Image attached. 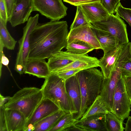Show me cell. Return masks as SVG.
<instances>
[{
	"mask_svg": "<svg viewBox=\"0 0 131 131\" xmlns=\"http://www.w3.org/2000/svg\"><path fill=\"white\" fill-rule=\"evenodd\" d=\"M69 32L66 21L38 23L30 37L28 60L48 59L67 44Z\"/></svg>",
	"mask_w": 131,
	"mask_h": 131,
	"instance_id": "6da1fadb",
	"label": "cell"
},
{
	"mask_svg": "<svg viewBox=\"0 0 131 131\" xmlns=\"http://www.w3.org/2000/svg\"><path fill=\"white\" fill-rule=\"evenodd\" d=\"M75 75L78 80L81 96L80 112L75 118L80 119L100 93L104 76L102 71L95 68L82 70Z\"/></svg>",
	"mask_w": 131,
	"mask_h": 131,
	"instance_id": "7a4b0ae2",
	"label": "cell"
},
{
	"mask_svg": "<svg viewBox=\"0 0 131 131\" xmlns=\"http://www.w3.org/2000/svg\"><path fill=\"white\" fill-rule=\"evenodd\" d=\"M43 96L41 89L26 87L17 92L4 105L5 108L19 111L27 120L31 117Z\"/></svg>",
	"mask_w": 131,
	"mask_h": 131,
	"instance_id": "3957f363",
	"label": "cell"
},
{
	"mask_svg": "<svg viewBox=\"0 0 131 131\" xmlns=\"http://www.w3.org/2000/svg\"><path fill=\"white\" fill-rule=\"evenodd\" d=\"M65 80L56 74L51 73L41 87L43 97L53 102L66 113L75 114L65 87Z\"/></svg>",
	"mask_w": 131,
	"mask_h": 131,
	"instance_id": "277c9868",
	"label": "cell"
},
{
	"mask_svg": "<svg viewBox=\"0 0 131 131\" xmlns=\"http://www.w3.org/2000/svg\"><path fill=\"white\" fill-rule=\"evenodd\" d=\"M130 58L129 54L122 51L110 77L104 78L100 95L109 111L112 112L114 95L118 80L122 76V68L124 63Z\"/></svg>",
	"mask_w": 131,
	"mask_h": 131,
	"instance_id": "5b68a950",
	"label": "cell"
},
{
	"mask_svg": "<svg viewBox=\"0 0 131 131\" xmlns=\"http://www.w3.org/2000/svg\"><path fill=\"white\" fill-rule=\"evenodd\" d=\"M94 29L110 34L114 37L119 45L129 42L127 26L124 21L117 14H110L105 19L91 23Z\"/></svg>",
	"mask_w": 131,
	"mask_h": 131,
	"instance_id": "8992f818",
	"label": "cell"
},
{
	"mask_svg": "<svg viewBox=\"0 0 131 131\" xmlns=\"http://www.w3.org/2000/svg\"><path fill=\"white\" fill-rule=\"evenodd\" d=\"M39 14L30 17L24 27L23 33L18 41L17 53L15 70L20 75L24 73L26 64L28 60L30 49V37L34 28L38 23Z\"/></svg>",
	"mask_w": 131,
	"mask_h": 131,
	"instance_id": "52a82bcc",
	"label": "cell"
},
{
	"mask_svg": "<svg viewBox=\"0 0 131 131\" xmlns=\"http://www.w3.org/2000/svg\"><path fill=\"white\" fill-rule=\"evenodd\" d=\"M131 105L122 75L116 85L114 95L112 112L123 122L129 116Z\"/></svg>",
	"mask_w": 131,
	"mask_h": 131,
	"instance_id": "ba28073f",
	"label": "cell"
},
{
	"mask_svg": "<svg viewBox=\"0 0 131 131\" xmlns=\"http://www.w3.org/2000/svg\"><path fill=\"white\" fill-rule=\"evenodd\" d=\"M33 11L39 12L51 20L59 21L67 15L68 7L62 0H32Z\"/></svg>",
	"mask_w": 131,
	"mask_h": 131,
	"instance_id": "9c48e42d",
	"label": "cell"
},
{
	"mask_svg": "<svg viewBox=\"0 0 131 131\" xmlns=\"http://www.w3.org/2000/svg\"><path fill=\"white\" fill-rule=\"evenodd\" d=\"M91 25L82 26L70 30L68 36L67 44L75 40H81L88 43L94 49H102Z\"/></svg>",
	"mask_w": 131,
	"mask_h": 131,
	"instance_id": "30bf717a",
	"label": "cell"
},
{
	"mask_svg": "<svg viewBox=\"0 0 131 131\" xmlns=\"http://www.w3.org/2000/svg\"><path fill=\"white\" fill-rule=\"evenodd\" d=\"M32 0H15L9 22L13 27L27 21L33 11Z\"/></svg>",
	"mask_w": 131,
	"mask_h": 131,
	"instance_id": "8fae6325",
	"label": "cell"
},
{
	"mask_svg": "<svg viewBox=\"0 0 131 131\" xmlns=\"http://www.w3.org/2000/svg\"><path fill=\"white\" fill-rule=\"evenodd\" d=\"M60 109L59 107L50 100L43 98L32 116L27 120L25 131L28 129L33 131L35 124Z\"/></svg>",
	"mask_w": 131,
	"mask_h": 131,
	"instance_id": "7c38bea8",
	"label": "cell"
},
{
	"mask_svg": "<svg viewBox=\"0 0 131 131\" xmlns=\"http://www.w3.org/2000/svg\"><path fill=\"white\" fill-rule=\"evenodd\" d=\"M65 84L67 93L75 112V118L80 112L81 104L80 85L75 75L66 80Z\"/></svg>",
	"mask_w": 131,
	"mask_h": 131,
	"instance_id": "4fadbf2b",
	"label": "cell"
},
{
	"mask_svg": "<svg viewBox=\"0 0 131 131\" xmlns=\"http://www.w3.org/2000/svg\"><path fill=\"white\" fill-rule=\"evenodd\" d=\"M124 45L118 46L104 53L103 56L99 60V67L101 69L104 78H108L110 76Z\"/></svg>",
	"mask_w": 131,
	"mask_h": 131,
	"instance_id": "5bb4252c",
	"label": "cell"
},
{
	"mask_svg": "<svg viewBox=\"0 0 131 131\" xmlns=\"http://www.w3.org/2000/svg\"><path fill=\"white\" fill-rule=\"evenodd\" d=\"M74 124L84 131H107L105 114H96L76 120Z\"/></svg>",
	"mask_w": 131,
	"mask_h": 131,
	"instance_id": "9a60e30c",
	"label": "cell"
},
{
	"mask_svg": "<svg viewBox=\"0 0 131 131\" xmlns=\"http://www.w3.org/2000/svg\"><path fill=\"white\" fill-rule=\"evenodd\" d=\"M85 55L76 54L66 51H61L49 58L47 63L51 73L53 72L67 66Z\"/></svg>",
	"mask_w": 131,
	"mask_h": 131,
	"instance_id": "2e32d148",
	"label": "cell"
},
{
	"mask_svg": "<svg viewBox=\"0 0 131 131\" xmlns=\"http://www.w3.org/2000/svg\"><path fill=\"white\" fill-rule=\"evenodd\" d=\"M8 131H25L27 120L21 112L17 110L5 108Z\"/></svg>",
	"mask_w": 131,
	"mask_h": 131,
	"instance_id": "e0dca14e",
	"label": "cell"
},
{
	"mask_svg": "<svg viewBox=\"0 0 131 131\" xmlns=\"http://www.w3.org/2000/svg\"><path fill=\"white\" fill-rule=\"evenodd\" d=\"M79 6L91 24L101 21L106 18L110 14L101 2H95Z\"/></svg>",
	"mask_w": 131,
	"mask_h": 131,
	"instance_id": "ac0fdd59",
	"label": "cell"
},
{
	"mask_svg": "<svg viewBox=\"0 0 131 131\" xmlns=\"http://www.w3.org/2000/svg\"><path fill=\"white\" fill-rule=\"evenodd\" d=\"M47 63L45 59H29L25 66L24 73L46 79L50 74Z\"/></svg>",
	"mask_w": 131,
	"mask_h": 131,
	"instance_id": "d6986e66",
	"label": "cell"
},
{
	"mask_svg": "<svg viewBox=\"0 0 131 131\" xmlns=\"http://www.w3.org/2000/svg\"><path fill=\"white\" fill-rule=\"evenodd\" d=\"M99 60L95 57L89 56L87 54L74 60L67 66L53 72L56 73L74 69L82 70L99 67Z\"/></svg>",
	"mask_w": 131,
	"mask_h": 131,
	"instance_id": "ffe728a7",
	"label": "cell"
},
{
	"mask_svg": "<svg viewBox=\"0 0 131 131\" xmlns=\"http://www.w3.org/2000/svg\"><path fill=\"white\" fill-rule=\"evenodd\" d=\"M66 113L59 110L35 124L33 131H49Z\"/></svg>",
	"mask_w": 131,
	"mask_h": 131,
	"instance_id": "44dd1931",
	"label": "cell"
},
{
	"mask_svg": "<svg viewBox=\"0 0 131 131\" xmlns=\"http://www.w3.org/2000/svg\"><path fill=\"white\" fill-rule=\"evenodd\" d=\"M92 28L104 53L120 45L115 38L111 34Z\"/></svg>",
	"mask_w": 131,
	"mask_h": 131,
	"instance_id": "7402d4cb",
	"label": "cell"
},
{
	"mask_svg": "<svg viewBox=\"0 0 131 131\" xmlns=\"http://www.w3.org/2000/svg\"><path fill=\"white\" fill-rule=\"evenodd\" d=\"M66 48L67 52L78 54H87L89 52L94 49L88 43L81 40H75L67 44Z\"/></svg>",
	"mask_w": 131,
	"mask_h": 131,
	"instance_id": "603a6c76",
	"label": "cell"
},
{
	"mask_svg": "<svg viewBox=\"0 0 131 131\" xmlns=\"http://www.w3.org/2000/svg\"><path fill=\"white\" fill-rule=\"evenodd\" d=\"M7 24L0 18V42L8 49H14L17 42L11 36L6 27Z\"/></svg>",
	"mask_w": 131,
	"mask_h": 131,
	"instance_id": "cb8c5ba5",
	"label": "cell"
},
{
	"mask_svg": "<svg viewBox=\"0 0 131 131\" xmlns=\"http://www.w3.org/2000/svg\"><path fill=\"white\" fill-rule=\"evenodd\" d=\"M108 111L99 95L96 97L80 119H84L95 115L105 114Z\"/></svg>",
	"mask_w": 131,
	"mask_h": 131,
	"instance_id": "d4e9b609",
	"label": "cell"
},
{
	"mask_svg": "<svg viewBox=\"0 0 131 131\" xmlns=\"http://www.w3.org/2000/svg\"><path fill=\"white\" fill-rule=\"evenodd\" d=\"M105 121L107 131H123V122L112 112L109 111L105 114Z\"/></svg>",
	"mask_w": 131,
	"mask_h": 131,
	"instance_id": "484cf974",
	"label": "cell"
},
{
	"mask_svg": "<svg viewBox=\"0 0 131 131\" xmlns=\"http://www.w3.org/2000/svg\"><path fill=\"white\" fill-rule=\"evenodd\" d=\"M76 120L73 114L66 113L49 131H64L67 128L74 125Z\"/></svg>",
	"mask_w": 131,
	"mask_h": 131,
	"instance_id": "4316f807",
	"label": "cell"
},
{
	"mask_svg": "<svg viewBox=\"0 0 131 131\" xmlns=\"http://www.w3.org/2000/svg\"><path fill=\"white\" fill-rule=\"evenodd\" d=\"M91 24L89 21L80 6H77L75 16L70 27V30Z\"/></svg>",
	"mask_w": 131,
	"mask_h": 131,
	"instance_id": "83f0119b",
	"label": "cell"
},
{
	"mask_svg": "<svg viewBox=\"0 0 131 131\" xmlns=\"http://www.w3.org/2000/svg\"><path fill=\"white\" fill-rule=\"evenodd\" d=\"M115 13L126 21L131 27V9L124 7L120 2L116 7Z\"/></svg>",
	"mask_w": 131,
	"mask_h": 131,
	"instance_id": "f1b7e54d",
	"label": "cell"
},
{
	"mask_svg": "<svg viewBox=\"0 0 131 131\" xmlns=\"http://www.w3.org/2000/svg\"><path fill=\"white\" fill-rule=\"evenodd\" d=\"M121 0H101V3L109 14L115 13V9Z\"/></svg>",
	"mask_w": 131,
	"mask_h": 131,
	"instance_id": "f546056e",
	"label": "cell"
},
{
	"mask_svg": "<svg viewBox=\"0 0 131 131\" xmlns=\"http://www.w3.org/2000/svg\"><path fill=\"white\" fill-rule=\"evenodd\" d=\"M81 70H82L80 69H74L54 73L56 74L60 77L66 80L75 75L78 72Z\"/></svg>",
	"mask_w": 131,
	"mask_h": 131,
	"instance_id": "4dcf8cb0",
	"label": "cell"
},
{
	"mask_svg": "<svg viewBox=\"0 0 131 131\" xmlns=\"http://www.w3.org/2000/svg\"><path fill=\"white\" fill-rule=\"evenodd\" d=\"M4 106H0V131H8Z\"/></svg>",
	"mask_w": 131,
	"mask_h": 131,
	"instance_id": "1f68e13d",
	"label": "cell"
},
{
	"mask_svg": "<svg viewBox=\"0 0 131 131\" xmlns=\"http://www.w3.org/2000/svg\"><path fill=\"white\" fill-rule=\"evenodd\" d=\"M0 18L6 24L8 21L7 8L5 0H0Z\"/></svg>",
	"mask_w": 131,
	"mask_h": 131,
	"instance_id": "d6a6232c",
	"label": "cell"
},
{
	"mask_svg": "<svg viewBox=\"0 0 131 131\" xmlns=\"http://www.w3.org/2000/svg\"><path fill=\"white\" fill-rule=\"evenodd\" d=\"M101 0H63L64 2L70 4L78 6L81 5L90 3L95 2H101Z\"/></svg>",
	"mask_w": 131,
	"mask_h": 131,
	"instance_id": "836d02e7",
	"label": "cell"
},
{
	"mask_svg": "<svg viewBox=\"0 0 131 131\" xmlns=\"http://www.w3.org/2000/svg\"><path fill=\"white\" fill-rule=\"evenodd\" d=\"M122 72L123 75H131V58L124 63L122 67Z\"/></svg>",
	"mask_w": 131,
	"mask_h": 131,
	"instance_id": "e575fe53",
	"label": "cell"
},
{
	"mask_svg": "<svg viewBox=\"0 0 131 131\" xmlns=\"http://www.w3.org/2000/svg\"><path fill=\"white\" fill-rule=\"evenodd\" d=\"M123 76L125 81L126 90L131 105V75Z\"/></svg>",
	"mask_w": 131,
	"mask_h": 131,
	"instance_id": "d590c367",
	"label": "cell"
},
{
	"mask_svg": "<svg viewBox=\"0 0 131 131\" xmlns=\"http://www.w3.org/2000/svg\"><path fill=\"white\" fill-rule=\"evenodd\" d=\"M7 8L8 21L11 15L15 0H5Z\"/></svg>",
	"mask_w": 131,
	"mask_h": 131,
	"instance_id": "8d00e7d4",
	"label": "cell"
},
{
	"mask_svg": "<svg viewBox=\"0 0 131 131\" xmlns=\"http://www.w3.org/2000/svg\"><path fill=\"white\" fill-rule=\"evenodd\" d=\"M0 76L1 75V69L2 64L8 67L9 62V60L3 53H0Z\"/></svg>",
	"mask_w": 131,
	"mask_h": 131,
	"instance_id": "74e56055",
	"label": "cell"
},
{
	"mask_svg": "<svg viewBox=\"0 0 131 131\" xmlns=\"http://www.w3.org/2000/svg\"><path fill=\"white\" fill-rule=\"evenodd\" d=\"M84 131L83 129L75 125L74 124L70 126L64 130V131Z\"/></svg>",
	"mask_w": 131,
	"mask_h": 131,
	"instance_id": "f35d334b",
	"label": "cell"
},
{
	"mask_svg": "<svg viewBox=\"0 0 131 131\" xmlns=\"http://www.w3.org/2000/svg\"><path fill=\"white\" fill-rule=\"evenodd\" d=\"M125 131H131V116H129L125 124Z\"/></svg>",
	"mask_w": 131,
	"mask_h": 131,
	"instance_id": "ab89813d",
	"label": "cell"
},
{
	"mask_svg": "<svg viewBox=\"0 0 131 131\" xmlns=\"http://www.w3.org/2000/svg\"><path fill=\"white\" fill-rule=\"evenodd\" d=\"M0 106H4V104L8 101L10 97L9 96H3L1 94H0Z\"/></svg>",
	"mask_w": 131,
	"mask_h": 131,
	"instance_id": "60d3db41",
	"label": "cell"
},
{
	"mask_svg": "<svg viewBox=\"0 0 131 131\" xmlns=\"http://www.w3.org/2000/svg\"><path fill=\"white\" fill-rule=\"evenodd\" d=\"M130 53L131 54V47L130 49Z\"/></svg>",
	"mask_w": 131,
	"mask_h": 131,
	"instance_id": "b9f144b4",
	"label": "cell"
}]
</instances>
